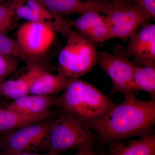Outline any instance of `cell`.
Instances as JSON below:
<instances>
[{"label": "cell", "mask_w": 155, "mask_h": 155, "mask_svg": "<svg viewBox=\"0 0 155 155\" xmlns=\"http://www.w3.org/2000/svg\"><path fill=\"white\" fill-rule=\"evenodd\" d=\"M45 8L59 16L78 14L95 11L108 15L122 8L112 2L106 0H36Z\"/></svg>", "instance_id": "cell-11"}, {"label": "cell", "mask_w": 155, "mask_h": 155, "mask_svg": "<svg viewBox=\"0 0 155 155\" xmlns=\"http://www.w3.org/2000/svg\"><path fill=\"white\" fill-rule=\"evenodd\" d=\"M72 155H107V153L103 148L96 147L95 144H94L79 150L77 153Z\"/></svg>", "instance_id": "cell-23"}, {"label": "cell", "mask_w": 155, "mask_h": 155, "mask_svg": "<svg viewBox=\"0 0 155 155\" xmlns=\"http://www.w3.org/2000/svg\"><path fill=\"white\" fill-rule=\"evenodd\" d=\"M0 155H9L8 153H6V152L4 151H2V153L0 154Z\"/></svg>", "instance_id": "cell-27"}, {"label": "cell", "mask_w": 155, "mask_h": 155, "mask_svg": "<svg viewBox=\"0 0 155 155\" xmlns=\"http://www.w3.org/2000/svg\"><path fill=\"white\" fill-rule=\"evenodd\" d=\"M135 5L146 11L152 19L155 18V0H134Z\"/></svg>", "instance_id": "cell-22"}, {"label": "cell", "mask_w": 155, "mask_h": 155, "mask_svg": "<svg viewBox=\"0 0 155 155\" xmlns=\"http://www.w3.org/2000/svg\"><path fill=\"white\" fill-rule=\"evenodd\" d=\"M16 13L19 19L41 23L67 38L73 30L69 21L48 11L36 0H25L17 7Z\"/></svg>", "instance_id": "cell-10"}, {"label": "cell", "mask_w": 155, "mask_h": 155, "mask_svg": "<svg viewBox=\"0 0 155 155\" xmlns=\"http://www.w3.org/2000/svg\"><path fill=\"white\" fill-rule=\"evenodd\" d=\"M105 19L110 38L125 41L152 19L146 11L135 4L113 11L105 16Z\"/></svg>", "instance_id": "cell-6"}, {"label": "cell", "mask_w": 155, "mask_h": 155, "mask_svg": "<svg viewBox=\"0 0 155 155\" xmlns=\"http://www.w3.org/2000/svg\"><path fill=\"white\" fill-rule=\"evenodd\" d=\"M50 111L39 115H29L6 108L0 107V132H11L31 124L50 118L54 115Z\"/></svg>", "instance_id": "cell-17"}, {"label": "cell", "mask_w": 155, "mask_h": 155, "mask_svg": "<svg viewBox=\"0 0 155 155\" xmlns=\"http://www.w3.org/2000/svg\"><path fill=\"white\" fill-rule=\"evenodd\" d=\"M0 54L14 57L28 65L37 63L35 58L25 52L17 39L10 38L3 34H0Z\"/></svg>", "instance_id": "cell-20"}, {"label": "cell", "mask_w": 155, "mask_h": 155, "mask_svg": "<svg viewBox=\"0 0 155 155\" xmlns=\"http://www.w3.org/2000/svg\"><path fill=\"white\" fill-rule=\"evenodd\" d=\"M135 94L124 97L99 119L85 123L97 137L98 147L132 137L140 138L153 134L155 101L139 99Z\"/></svg>", "instance_id": "cell-1"}, {"label": "cell", "mask_w": 155, "mask_h": 155, "mask_svg": "<svg viewBox=\"0 0 155 155\" xmlns=\"http://www.w3.org/2000/svg\"><path fill=\"white\" fill-rule=\"evenodd\" d=\"M8 1V0H0V5L1 4H3V3H5V2H6V1Z\"/></svg>", "instance_id": "cell-28"}, {"label": "cell", "mask_w": 155, "mask_h": 155, "mask_svg": "<svg viewBox=\"0 0 155 155\" xmlns=\"http://www.w3.org/2000/svg\"><path fill=\"white\" fill-rule=\"evenodd\" d=\"M16 35L25 52L35 58L45 54L51 47L55 32L41 23L27 21L19 26Z\"/></svg>", "instance_id": "cell-9"}, {"label": "cell", "mask_w": 155, "mask_h": 155, "mask_svg": "<svg viewBox=\"0 0 155 155\" xmlns=\"http://www.w3.org/2000/svg\"><path fill=\"white\" fill-rule=\"evenodd\" d=\"M6 152L8 153L9 155H56L51 152H48V153H31L28 152H25L18 153L12 154L7 152Z\"/></svg>", "instance_id": "cell-25"}, {"label": "cell", "mask_w": 155, "mask_h": 155, "mask_svg": "<svg viewBox=\"0 0 155 155\" xmlns=\"http://www.w3.org/2000/svg\"><path fill=\"white\" fill-rule=\"evenodd\" d=\"M77 116L62 112L53 120L40 147L56 155L69 150H78L95 144L97 134Z\"/></svg>", "instance_id": "cell-3"}, {"label": "cell", "mask_w": 155, "mask_h": 155, "mask_svg": "<svg viewBox=\"0 0 155 155\" xmlns=\"http://www.w3.org/2000/svg\"><path fill=\"white\" fill-rule=\"evenodd\" d=\"M28 65V71L16 80L4 81L0 89V94L14 100L30 94L31 84L42 66L37 63Z\"/></svg>", "instance_id": "cell-14"}, {"label": "cell", "mask_w": 155, "mask_h": 155, "mask_svg": "<svg viewBox=\"0 0 155 155\" xmlns=\"http://www.w3.org/2000/svg\"><path fill=\"white\" fill-rule=\"evenodd\" d=\"M10 132H0V150L2 149L6 137Z\"/></svg>", "instance_id": "cell-26"}, {"label": "cell", "mask_w": 155, "mask_h": 155, "mask_svg": "<svg viewBox=\"0 0 155 155\" xmlns=\"http://www.w3.org/2000/svg\"><path fill=\"white\" fill-rule=\"evenodd\" d=\"M120 55L134 58L137 67H155V25L145 24L140 31L132 35Z\"/></svg>", "instance_id": "cell-8"}, {"label": "cell", "mask_w": 155, "mask_h": 155, "mask_svg": "<svg viewBox=\"0 0 155 155\" xmlns=\"http://www.w3.org/2000/svg\"><path fill=\"white\" fill-rule=\"evenodd\" d=\"M96 63L110 78L113 90L110 95L120 93L124 97L135 94L133 79L137 66L127 58L106 51L97 52Z\"/></svg>", "instance_id": "cell-5"}, {"label": "cell", "mask_w": 155, "mask_h": 155, "mask_svg": "<svg viewBox=\"0 0 155 155\" xmlns=\"http://www.w3.org/2000/svg\"><path fill=\"white\" fill-rule=\"evenodd\" d=\"M133 90L136 94L140 91H146L152 100L155 99V67H136L133 76Z\"/></svg>", "instance_id": "cell-18"}, {"label": "cell", "mask_w": 155, "mask_h": 155, "mask_svg": "<svg viewBox=\"0 0 155 155\" xmlns=\"http://www.w3.org/2000/svg\"><path fill=\"white\" fill-rule=\"evenodd\" d=\"M107 155H155V135L129 141H115L108 144Z\"/></svg>", "instance_id": "cell-15"}, {"label": "cell", "mask_w": 155, "mask_h": 155, "mask_svg": "<svg viewBox=\"0 0 155 155\" xmlns=\"http://www.w3.org/2000/svg\"><path fill=\"white\" fill-rule=\"evenodd\" d=\"M3 81H4V80H1V79H0V89H1V85H2V83ZM0 95H1V94H0Z\"/></svg>", "instance_id": "cell-29"}, {"label": "cell", "mask_w": 155, "mask_h": 155, "mask_svg": "<svg viewBox=\"0 0 155 155\" xmlns=\"http://www.w3.org/2000/svg\"><path fill=\"white\" fill-rule=\"evenodd\" d=\"M84 36L95 43L104 42L110 39L105 16L97 11H90L80 14L76 19L69 21Z\"/></svg>", "instance_id": "cell-12"}, {"label": "cell", "mask_w": 155, "mask_h": 155, "mask_svg": "<svg viewBox=\"0 0 155 155\" xmlns=\"http://www.w3.org/2000/svg\"><path fill=\"white\" fill-rule=\"evenodd\" d=\"M58 98L51 94H29L14 100L7 108L27 115H41L51 111V108L56 104Z\"/></svg>", "instance_id": "cell-13"}, {"label": "cell", "mask_w": 155, "mask_h": 155, "mask_svg": "<svg viewBox=\"0 0 155 155\" xmlns=\"http://www.w3.org/2000/svg\"><path fill=\"white\" fill-rule=\"evenodd\" d=\"M53 120L50 117L11 131L6 137L2 150L15 154L40 147L47 136Z\"/></svg>", "instance_id": "cell-7"}, {"label": "cell", "mask_w": 155, "mask_h": 155, "mask_svg": "<svg viewBox=\"0 0 155 155\" xmlns=\"http://www.w3.org/2000/svg\"><path fill=\"white\" fill-rule=\"evenodd\" d=\"M97 52L94 42L72 30L58 56V73L71 78L84 75L96 64Z\"/></svg>", "instance_id": "cell-4"}, {"label": "cell", "mask_w": 155, "mask_h": 155, "mask_svg": "<svg viewBox=\"0 0 155 155\" xmlns=\"http://www.w3.org/2000/svg\"><path fill=\"white\" fill-rule=\"evenodd\" d=\"M72 78L60 73L53 75L44 68L34 79L30 94L47 95L64 90Z\"/></svg>", "instance_id": "cell-16"}, {"label": "cell", "mask_w": 155, "mask_h": 155, "mask_svg": "<svg viewBox=\"0 0 155 155\" xmlns=\"http://www.w3.org/2000/svg\"><path fill=\"white\" fill-rule=\"evenodd\" d=\"M25 0H8L0 5V34H5L17 26L19 18L16 10Z\"/></svg>", "instance_id": "cell-19"}, {"label": "cell", "mask_w": 155, "mask_h": 155, "mask_svg": "<svg viewBox=\"0 0 155 155\" xmlns=\"http://www.w3.org/2000/svg\"><path fill=\"white\" fill-rule=\"evenodd\" d=\"M112 2L118 5L122 6V7H126L131 5L130 4V0H106Z\"/></svg>", "instance_id": "cell-24"}, {"label": "cell", "mask_w": 155, "mask_h": 155, "mask_svg": "<svg viewBox=\"0 0 155 155\" xmlns=\"http://www.w3.org/2000/svg\"><path fill=\"white\" fill-rule=\"evenodd\" d=\"M115 103L91 84L72 78L58 97L56 105L62 112L77 116L84 122H91L105 115Z\"/></svg>", "instance_id": "cell-2"}, {"label": "cell", "mask_w": 155, "mask_h": 155, "mask_svg": "<svg viewBox=\"0 0 155 155\" xmlns=\"http://www.w3.org/2000/svg\"><path fill=\"white\" fill-rule=\"evenodd\" d=\"M18 59L12 57L0 54V79L11 75L17 69Z\"/></svg>", "instance_id": "cell-21"}]
</instances>
